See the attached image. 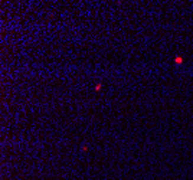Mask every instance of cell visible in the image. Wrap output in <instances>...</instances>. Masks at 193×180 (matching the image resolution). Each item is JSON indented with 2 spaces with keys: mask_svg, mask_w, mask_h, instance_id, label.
Here are the masks:
<instances>
[{
  "mask_svg": "<svg viewBox=\"0 0 193 180\" xmlns=\"http://www.w3.org/2000/svg\"><path fill=\"white\" fill-rule=\"evenodd\" d=\"M174 64H176V65H182L183 64V56H176L174 58Z\"/></svg>",
  "mask_w": 193,
  "mask_h": 180,
  "instance_id": "cell-1",
  "label": "cell"
},
{
  "mask_svg": "<svg viewBox=\"0 0 193 180\" xmlns=\"http://www.w3.org/2000/svg\"><path fill=\"white\" fill-rule=\"evenodd\" d=\"M101 90V84H98V85H95V91H99Z\"/></svg>",
  "mask_w": 193,
  "mask_h": 180,
  "instance_id": "cell-2",
  "label": "cell"
}]
</instances>
